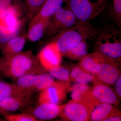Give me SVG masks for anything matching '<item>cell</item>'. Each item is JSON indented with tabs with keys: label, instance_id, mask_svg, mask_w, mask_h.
<instances>
[{
	"label": "cell",
	"instance_id": "1",
	"mask_svg": "<svg viewBox=\"0 0 121 121\" xmlns=\"http://www.w3.org/2000/svg\"><path fill=\"white\" fill-rule=\"evenodd\" d=\"M40 66L37 56L31 50L2 55L0 58V72L13 79L32 72L42 73Z\"/></svg>",
	"mask_w": 121,
	"mask_h": 121
},
{
	"label": "cell",
	"instance_id": "2",
	"mask_svg": "<svg viewBox=\"0 0 121 121\" xmlns=\"http://www.w3.org/2000/svg\"><path fill=\"white\" fill-rule=\"evenodd\" d=\"M97 29L87 22L78 21L71 27L57 35L54 41L62 55H63L83 40L95 36Z\"/></svg>",
	"mask_w": 121,
	"mask_h": 121
},
{
	"label": "cell",
	"instance_id": "3",
	"mask_svg": "<svg viewBox=\"0 0 121 121\" xmlns=\"http://www.w3.org/2000/svg\"><path fill=\"white\" fill-rule=\"evenodd\" d=\"M65 3L79 22H89L106 7L105 0H66Z\"/></svg>",
	"mask_w": 121,
	"mask_h": 121
},
{
	"label": "cell",
	"instance_id": "4",
	"mask_svg": "<svg viewBox=\"0 0 121 121\" xmlns=\"http://www.w3.org/2000/svg\"><path fill=\"white\" fill-rule=\"evenodd\" d=\"M95 43L98 52L111 59L121 60V33L119 30L112 29L103 30Z\"/></svg>",
	"mask_w": 121,
	"mask_h": 121
},
{
	"label": "cell",
	"instance_id": "5",
	"mask_svg": "<svg viewBox=\"0 0 121 121\" xmlns=\"http://www.w3.org/2000/svg\"><path fill=\"white\" fill-rule=\"evenodd\" d=\"M95 106L86 97H83L78 101L72 100L66 104L60 117L63 121H88Z\"/></svg>",
	"mask_w": 121,
	"mask_h": 121
},
{
	"label": "cell",
	"instance_id": "6",
	"mask_svg": "<svg viewBox=\"0 0 121 121\" xmlns=\"http://www.w3.org/2000/svg\"><path fill=\"white\" fill-rule=\"evenodd\" d=\"M78 21L67 5L62 7L50 18L45 34L49 36L58 35L73 26Z\"/></svg>",
	"mask_w": 121,
	"mask_h": 121
},
{
	"label": "cell",
	"instance_id": "7",
	"mask_svg": "<svg viewBox=\"0 0 121 121\" xmlns=\"http://www.w3.org/2000/svg\"><path fill=\"white\" fill-rule=\"evenodd\" d=\"M117 60L104 56L97 73L93 76L106 84H114L121 75Z\"/></svg>",
	"mask_w": 121,
	"mask_h": 121
},
{
	"label": "cell",
	"instance_id": "8",
	"mask_svg": "<svg viewBox=\"0 0 121 121\" xmlns=\"http://www.w3.org/2000/svg\"><path fill=\"white\" fill-rule=\"evenodd\" d=\"M69 82L56 81L53 85L41 91L38 98L39 103L59 104L66 97Z\"/></svg>",
	"mask_w": 121,
	"mask_h": 121
},
{
	"label": "cell",
	"instance_id": "9",
	"mask_svg": "<svg viewBox=\"0 0 121 121\" xmlns=\"http://www.w3.org/2000/svg\"><path fill=\"white\" fill-rule=\"evenodd\" d=\"M62 56L55 42L53 41L43 48L38 53L37 57L40 66L48 70L60 65Z\"/></svg>",
	"mask_w": 121,
	"mask_h": 121
},
{
	"label": "cell",
	"instance_id": "10",
	"mask_svg": "<svg viewBox=\"0 0 121 121\" xmlns=\"http://www.w3.org/2000/svg\"><path fill=\"white\" fill-rule=\"evenodd\" d=\"M93 82L94 86L90 91V94L98 105L101 103H106L117 106L119 104V98L108 85L96 79Z\"/></svg>",
	"mask_w": 121,
	"mask_h": 121
},
{
	"label": "cell",
	"instance_id": "11",
	"mask_svg": "<svg viewBox=\"0 0 121 121\" xmlns=\"http://www.w3.org/2000/svg\"><path fill=\"white\" fill-rule=\"evenodd\" d=\"M66 105V104L39 103L36 107L26 112L32 115L39 121L52 120L60 116Z\"/></svg>",
	"mask_w": 121,
	"mask_h": 121
},
{
	"label": "cell",
	"instance_id": "12",
	"mask_svg": "<svg viewBox=\"0 0 121 121\" xmlns=\"http://www.w3.org/2000/svg\"><path fill=\"white\" fill-rule=\"evenodd\" d=\"M32 104L31 95L9 96L0 101V114L3 116L26 108Z\"/></svg>",
	"mask_w": 121,
	"mask_h": 121
},
{
	"label": "cell",
	"instance_id": "13",
	"mask_svg": "<svg viewBox=\"0 0 121 121\" xmlns=\"http://www.w3.org/2000/svg\"><path fill=\"white\" fill-rule=\"evenodd\" d=\"M121 115V111L112 104L101 103L95 107L89 121H105L110 117Z\"/></svg>",
	"mask_w": 121,
	"mask_h": 121
},
{
	"label": "cell",
	"instance_id": "14",
	"mask_svg": "<svg viewBox=\"0 0 121 121\" xmlns=\"http://www.w3.org/2000/svg\"><path fill=\"white\" fill-rule=\"evenodd\" d=\"M104 58V55L99 52L91 53L80 60L78 67L85 72L95 75Z\"/></svg>",
	"mask_w": 121,
	"mask_h": 121
},
{
	"label": "cell",
	"instance_id": "15",
	"mask_svg": "<svg viewBox=\"0 0 121 121\" xmlns=\"http://www.w3.org/2000/svg\"><path fill=\"white\" fill-rule=\"evenodd\" d=\"M49 19L30 21L27 38L32 42H36L42 39L45 34Z\"/></svg>",
	"mask_w": 121,
	"mask_h": 121
},
{
	"label": "cell",
	"instance_id": "16",
	"mask_svg": "<svg viewBox=\"0 0 121 121\" xmlns=\"http://www.w3.org/2000/svg\"><path fill=\"white\" fill-rule=\"evenodd\" d=\"M66 0H46L31 20L49 19L63 7Z\"/></svg>",
	"mask_w": 121,
	"mask_h": 121
},
{
	"label": "cell",
	"instance_id": "17",
	"mask_svg": "<svg viewBox=\"0 0 121 121\" xmlns=\"http://www.w3.org/2000/svg\"><path fill=\"white\" fill-rule=\"evenodd\" d=\"M26 42L24 36L18 35L4 44L0 48L2 55L15 54L21 52Z\"/></svg>",
	"mask_w": 121,
	"mask_h": 121
},
{
	"label": "cell",
	"instance_id": "18",
	"mask_svg": "<svg viewBox=\"0 0 121 121\" xmlns=\"http://www.w3.org/2000/svg\"><path fill=\"white\" fill-rule=\"evenodd\" d=\"M32 94L20 88L15 84L0 80V101L9 96L31 95Z\"/></svg>",
	"mask_w": 121,
	"mask_h": 121
},
{
	"label": "cell",
	"instance_id": "19",
	"mask_svg": "<svg viewBox=\"0 0 121 121\" xmlns=\"http://www.w3.org/2000/svg\"><path fill=\"white\" fill-rule=\"evenodd\" d=\"M56 82L55 78L49 73L36 74L33 79L34 92L42 91L53 85Z\"/></svg>",
	"mask_w": 121,
	"mask_h": 121
},
{
	"label": "cell",
	"instance_id": "20",
	"mask_svg": "<svg viewBox=\"0 0 121 121\" xmlns=\"http://www.w3.org/2000/svg\"><path fill=\"white\" fill-rule=\"evenodd\" d=\"M89 45L86 40H83L63 55L71 60H81L88 55Z\"/></svg>",
	"mask_w": 121,
	"mask_h": 121
},
{
	"label": "cell",
	"instance_id": "21",
	"mask_svg": "<svg viewBox=\"0 0 121 121\" xmlns=\"http://www.w3.org/2000/svg\"><path fill=\"white\" fill-rule=\"evenodd\" d=\"M96 79L92 75L83 71L78 67H75L70 74L69 82L86 84Z\"/></svg>",
	"mask_w": 121,
	"mask_h": 121
},
{
	"label": "cell",
	"instance_id": "22",
	"mask_svg": "<svg viewBox=\"0 0 121 121\" xmlns=\"http://www.w3.org/2000/svg\"><path fill=\"white\" fill-rule=\"evenodd\" d=\"M40 72H32L26 74L14 79L15 85L24 90L29 91L32 93H34L33 79L36 74L39 73Z\"/></svg>",
	"mask_w": 121,
	"mask_h": 121
},
{
	"label": "cell",
	"instance_id": "23",
	"mask_svg": "<svg viewBox=\"0 0 121 121\" xmlns=\"http://www.w3.org/2000/svg\"><path fill=\"white\" fill-rule=\"evenodd\" d=\"M28 16L31 20L37 13L46 0H25Z\"/></svg>",
	"mask_w": 121,
	"mask_h": 121
},
{
	"label": "cell",
	"instance_id": "24",
	"mask_svg": "<svg viewBox=\"0 0 121 121\" xmlns=\"http://www.w3.org/2000/svg\"><path fill=\"white\" fill-rule=\"evenodd\" d=\"M48 73L54 78L59 81L69 82L70 73L69 71L60 65L48 70Z\"/></svg>",
	"mask_w": 121,
	"mask_h": 121
},
{
	"label": "cell",
	"instance_id": "25",
	"mask_svg": "<svg viewBox=\"0 0 121 121\" xmlns=\"http://www.w3.org/2000/svg\"><path fill=\"white\" fill-rule=\"evenodd\" d=\"M90 90V88L86 84L78 83L75 84L72 89L71 95L72 100L79 101L86 93Z\"/></svg>",
	"mask_w": 121,
	"mask_h": 121
},
{
	"label": "cell",
	"instance_id": "26",
	"mask_svg": "<svg viewBox=\"0 0 121 121\" xmlns=\"http://www.w3.org/2000/svg\"><path fill=\"white\" fill-rule=\"evenodd\" d=\"M5 119L8 121H38L35 117L29 113L8 114L4 115Z\"/></svg>",
	"mask_w": 121,
	"mask_h": 121
},
{
	"label": "cell",
	"instance_id": "27",
	"mask_svg": "<svg viewBox=\"0 0 121 121\" xmlns=\"http://www.w3.org/2000/svg\"><path fill=\"white\" fill-rule=\"evenodd\" d=\"M112 16L115 22L119 26L121 23V0H113Z\"/></svg>",
	"mask_w": 121,
	"mask_h": 121
},
{
	"label": "cell",
	"instance_id": "28",
	"mask_svg": "<svg viewBox=\"0 0 121 121\" xmlns=\"http://www.w3.org/2000/svg\"><path fill=\"white\" fill-rule=\"evenodd\" d=\"M115 90L116 94L119 99L121 97V76H119L115 83Z\"/></svg>",
	"mask_w": 121,
	"mask_h": 121
},
{
	"label": "cell",
	"instance_id": "29",
	"mask_svg": "<svg viewBox=\"0 0 121 121\" xmlns=\"http://www.w3.org/2000/svg\"><path fill=\"white\" fill-rule=\"evenodd\" d=\"M121 121V115L113 116L106 119L105 121Z\"/></svg>",
	"mask_w": 121,
	"mask_h": 121
},
{
	"label": "cell",
	"instance_id": "30",
	"mask_svg": "<svg viewBox=\"0 0 121 121\" xmlns=\"http://www.w3.org/2000/svg\"><path fill=\"white\" fill-rule=\"evenodd\" d=\"M1 73L0 72V80H0V78H1L0 75H1Z\"/></svg>",
	"mask_w": 121,
	"mask_h": 121
},
{
	"label": "cell",
	"instance_id": "31",
	"mask_svg": "<svg viewBox=\"0 0 121 121\" xmlns=\"http://www.w3.org/2000/svg\"><path fill=\"white\" fill-rule=\"evenodd\" d=\"M1 121V119H0V121Z\"/></svg>",
	"mask_w": 121,
	"mask_h": 121
}]
</instances>
